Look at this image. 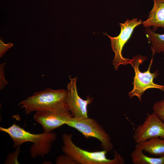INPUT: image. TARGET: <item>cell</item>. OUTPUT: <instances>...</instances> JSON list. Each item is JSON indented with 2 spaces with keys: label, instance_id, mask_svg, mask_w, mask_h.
<instances>
[{
  "label": "cell",
  "instance_id": "obj_1",
  "mask_svg": "<svg viewBox=\"0 0 164 164\" xmlns=\"http://www.w3.org/2000/svg\"><path fill=\"white\" fill-rule=\"evenodd\" d=\"M0 131L8 134L14 142L13 147H17L26 142L33 143L30 147V156L44 157L52 149V144L56 139L54 132H44L39 134L31 133L15 124L8 128L0 127Z\"/></svg>",
  "mask_w": 164,
  "mask_h": 164
},
{
  "label": "cell",
  "instance_id": "obj_2",
  "mask_svg": "<svg viewBox=\"0 0 164 164\" xmlns=\"http://www.w3.org/2000/svg\"><path fill=\"white\" fill-rule=\"evenodd\" d=\"M67 90L47 88L34 92L33 95L20 101L18 105L24 108L25 114L42 110L56 111L67 107Z\"/></svg>",
  "mask_w": 164,
  "mask_h": 164
},
{
  "label": "cell",
  "instance_id": "obj_3",
  "mask_svg": "<svg viewBox=\"0 0 164 164\" xmlns=\"http://www.w3.org/2000/svg\"><path fill=\"white\" fill-rule=\"evenodd\" d=\"M72 135L63 134L62 136L63 145L62 152L70 156L78 164H124V157L117 150L114 151V158H107L106 155L108 152L102 151L91 152L84 150L77 146L72 140Z\"/></svg>",
  "mask_w": 164,
  "mask_h": 164
},
{
  "label": "cell",
  "instance_id": "obj_4",
  "mask_svg": "<svg viewBox=\"0 0 164 164\" xmlns=\"http://www.w3.org/2000/svg\"><path fill=\"white\" fill-rule=\"evenodd\" d=\"M154 54L152 53V56L147 71L143 72L140 71L139 66L145 58L138 55L131 59L130 64L134 69L135 76L133 83V88L128 93L130 97L132 98L136 96L139 101H141L142 95L145 91L149 88H157L164 91V85L155 84L153 81L154 79L157 77L159 74L158 71L156 70L154 73H151L150 71Z\"/></svg>",
  "mask_w": 164,
  "mask_h": 164
},
{
  "label": "cell",
  "instance_id": "obj_5",
  "mask_svg": "<svg viewBox=\"0 0 164 164\" xmlns=\"http://www.w3.org/2000/svg\"><path fill=\"white\" fill-rule=\"evenodd\" d=\"M66 125L77 129L86 138L97 139L101 142V148L108 152L112 150L113 145L110 136L102 125L94 119L88 117L76 119L72 117Z\"/></svg>",
  "mask_w": 164,
  "mask_h": 164
},
{
  "label": "cell",
  "instance_id": "obj_6",
  "mask_svg": "<svg viewBox=\"0 0 164 164\" xmlns=\"http://www.w3.org/2000/svg\"><path fill=\"white\" fill-rule=\"evenodd\" d=\"M142 23L141 20H138L137 18L127 19L124 23H119L121 31L118 36L112 37L106 33L105 35L110 39L112 50L115 53L113 64L116 70L120 65L130 64L131 59L124 58L122 56V51L135 28Z\"/></svg>",
  "mask_w": 164,
  "mask_h": 164
},
{
  "label": "cell",
  "instance_id": "obj_7",
  "mask_svg": "<svg viewBox=\"0 0 164 164\" xmlns=\"http://www.w3.org/2000/svg\"><path fill=\"white\" fill-rule=\"evenodd\" d=\"M70 82L67 85V96L66 103L68 109L72 116L76 119L88 118L87 107L92 103L94 98L90 96L85 100L81 98L78 93L77 86V77H69Z\"/></svg>",
  "mask_w": 164,
  "mask_h": 164
},
{
  "label": "cell",
  "instance_id": "obj_8",
  "mask_svg": "<svg viewBox=\"0 0 164 164\" xmlns=\"http://www.w3.org/2000/svg\"><path fill=\"white\" fill-rule=\"evenodd\" d=\"M155 137L164 138V122L153 112L147 114L144 122L138 126L133 138L136 144Z\"/></svg>",
  "mask_w": 164,
  "mask_h": 164
},
{
  "label": "cell",
  "instance_id": "obj_9",
  "mask_svg": "<svg viewBox=\"0 0 164 164\" xmlns=\"http://www.w3.org/2000/svg\"><path fill=\"white\" fill-rule=\"evenodd\" d=\"M72 117L67 107L56 111L36 112L34 120L42 126L44 132L50 133L66 123Z\"/></svg>",
  "mask_w": 164,
  "mask_h": 164
},
{
  "label": "cell",
  "instance_id": "obj_10",
  "mask_svg": "<svg viewBox=\"0 0 164 164\" xmlns=\"http://www.w3.org/2000/svg\"><path fill=\"white\" fill-rule=\"evenodd\" d=\"M153 1V6L148 19L142 24L145 28L152 26V30L155 32L159 27L164 29V0Z\"/></svg>",
  "mask_w": 164,
  "mask_h": 164
},
{
  "label": "cell",
  "instance_id": "obj_11",
  "mask_svg": "<svg viewBox=\"0 0 164 164\" xmlns=\"http://www.w3.org/2000/svg\"><path fill=\"white\" fill-rule=\"evenodd\" d=\"M135 148L140 149L156 156H163L164 138L153 137L136 144Z\"/></svg>",
  "mask_w": 164,
  "mask_h": 164
},
{
  "label": "cell",
  "instance_id": "obj_12",
  "mask_svg": "<svg viewBox=\"0 0 164 164\" xmlns=\"http://www.w3.org/2000/svg\"><path fill=\"white\" fill-rule=\"evenodd\" d=\"M145 32L151 45L152 53H164V34L156 33L149 27L145 28Z\"/></svg>",
  "mask_w": 164,
  "mask_h": 164
},
{
  "label": "cell",
  "instance_id": "obj_13",
  "mask_svg": "<svg viewBox=\"0 0 164 164\" xmlns=\"http://www.w3.org/2000/svg\"><path fill=\"white\" fill-rule=\"evenodd\" d=\"M142 150L135 148L131 153V161L134 164H164V156L158 158L145 155Z\"/></svg>",
  "mask_w": 164,
  "mask_h": 164
},
{
  "label": "cell",
  "instance_id": "obj_14",
  "mask_svg": "<svg viewBox=\"0 0 164 164\" xmlns=\"http://www.w3.org/2000/svg\"><path fill=\"white\" fill-rule=\"evenodd\" d=\"M153 112L164 122V99L155 102L153 106Z\"/></svg>",
  "mask_w": 164,
  "mask_h": 164
},
{
  "label": "cell",
  "instance_id": "obj_15",
  "mask_svg": "<svg viewBox=\"0 0 164 164\" xmlns=\"http://www.w3.org/2000/svg\"><path fill=\"white\" fill-rule=\"evenodd\" d=\"M56 164H78L69 155L65 154L59 156L56 161Z\"/></svg>",
  "mask_w": 164,
  "mask_h": 164
},
{
  "label": "cell",
  "instance_id": "obj_16",
  "mask_svg": "<svg viewBox=\"0 0 164 164\" xmlns=\"http://www.w3.org/2000/svg\"><path fill=\"white\" fill-rule=\"evenodd\" d=\"M20 152V146L17 147L16 150L14 152L8 155L4 164L19 163L17 160V157Z\"/></svg>",
  "mask_w": 164,
  "mask_h": 164
},
{
  "label": "cell",
  "instance_id": "obj_17",
  "mask_svg": "<svg viewBox=\"0 0 164 164\" xmlns=\"http://www.w3.org/2000/svg\"><path fill=\"white\" fill-rule=\"evenodd\" d=\"M5 62L1 63L0 65V90H2L8 83L5 78L4 67Z\"/></svg>",
  "mask_w": 164,
  "mask_h": 164
},
{
  "label": "cell",
  "instance_id": "obj_18",
  "mask_svg": "<svg viewBox=\"0 0 164 164\" xmlns=\"http://www.w3.org/2000/svg\"><path fill=\"white\" fill-rule=\"evenodd\" d=\"M13 46V43H9L7 44L4 43L3 41L0 40V57H2L7 51Z\"/></svg>",
  "mask_w": 164,
  "mask_h": 164
}]
</instances>
